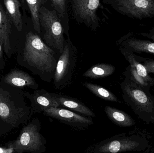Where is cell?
I'll use <instances>...</instances> for the list:
<instances>
[{
  "mask_svg": "<svg viewBox=\"0 0 154 153\" xmlns=\"http://www.w3.org/2000/svg\"><path fill=\"white\" fill-rule=\"evenodd\" d=\"M73 11L78 18L88 25L97 24V11L100 0H73Z\"/></svg>",
  "mask_w": 154,
  "mask_h": 153,
  "instance_id": "cell-11",
  "label": "cell"
},
{
  "mask_svg": "<svg viewBox=\"0 0 154 153\" xmlns=\"http://www.w3.org/2000/svg\"><path fill=\"white\" fill-rule=\"evenodd\" d=\"M117 44L134 53H146L154 56V41L137 38L131 33L122 37L117 41Z\"/></svg>",
  "mask_w": 154,
  "mask_h": 153,
  "instance_id": "cell-13",
  "label": "cell"
},
{
  "mask_svg": "<svg viewBox=\"0 0 154 153\" xmlns=\"http://www.w3.org/2000/svg\"><path fill=\"white\" fill-rule=\"evenodd\" d=\"M51 94L57 102L60 107L76 112L89 117L94 118L96 116L92 110L76 99L58 93H51Z\"/></svg>",
  "mask_w": 154,
  "mask_h": 153,
  "instance_id": "cell-14",
  "label": "cell"
},
{
  "mask_svg": "<svg viewBox=\"0 0 154 153\" xmlns=\"http://www.w3.org/2000/svg\"><path fill=\"white\" fill-rule=\"evenodd\" d=\"M15 153V151L11 141L8 142L4 147H0V153Z\"/></svg>",
  "mask_w": 154,
  "mask_h": 153,
  "instance_id": "cell-25",
  "label": "cell"
},
{
  "mask_svg": "<svg viewBox=\"0 0 154 153\" xmlns=\"http://www.w3.org/2000/svg\"><path fill=\"white\" fill-rule=\"evenodd\" d=\"M77 61V50L69 39L65 41L63 52L56 66L53 78L55 89L61 90L70 84Z\"/></svg>",
  "mask_w": 154,
  "mask_h": 153,
  "instance_id": "cell-7",
  "label": "cell"
},
{
  "mask_svg": "<svg viewBox=\"0 0 154 153\" xmlns=\"http://www.w3.org/2000/svg\"><path fill=\"white\" fill-rule=\"evenodd\" d=\"M41 128V123L37 118L24 125L18 137L11 141L15 153L45 152L47 141L40 133Z\"/></svg>",
  "mask_w": 154,
  "mask_h": 153,
  "instance_id": "cell-5",
  "label": "cell"
},
{
  "mask_svg": "<svg viewBox=\"0 0 154 153\" xmlns=\"http://www.w3.org/2000/svg\"><path fill=\"white\" fill-rule=\"evenodd\" d=\"M31 117L23 90L0 81V119L12 130L28 124Z\"/></svg>",
  "mask_w": 154,
  "mask_h": 153,
  "instance_id": "cell-2",
  "label": "cell"
},
{
  "mask_svg": "<svg viewBox=\"0 0 154 153\" xmlns=\"http://www.w3.org/2000/svg\"><path fill=\"white\" fill-rule=\"evenodd\" d=\"M11 19L5 11L0 3V41L2 45L4 52L10 57L12 54V49L10 42V35L11 31Z\"/></svg>",
  "mask_w": 154,
  "mask_h": 153,
  "instance_id": "cell-15",
  "label": "cell"
},
{
  "mask_svg": "<svg viewBox=\"0 0 154 153\" xmlns=\"http://www.w3.org/2000/svg\"><path fill=\"white\" fill-rule=\"evenodd\" d=\"M25 98L30 102L31 115L32 116L36 113H43L50 107H60L51 93L43 89L34 90L32 93L23 91Z\"/></svg>",
  "mask_w": 154,
  "mask_h": 153,
  "instance_id": "cell-10",
  "label": "cell"
},
{
  "mask_svg": "<svg viewBox=\"0 0 154 153\" xmlns=\"http://www.w3.org/2000/svg\"><path fill=\"white\" fill-rule=\"evenodd\" d=\"M82 84L95 96L102 99L112 102H118V99L116 95L100 85L87 82L83 83Z\"/></svg>",
  "mask_w": 154,
  "mask_h": 153,
  "instance_id": "cell-21",
  "label": "cell"
},
{
  "mask_svg": "<svg viewBox=\"0 0 154 153\" xmlns=\"http://www.w3.org/2000/svg\"><path fill=\"white\" fill-rule=\"evenodd\" d=\"M119 12L133 19H143L154 17V0H112Z\"/></svg>",
  "mask_w": 154,
  "mask_h": 153,
  "instance_id": "cell-8",
  "label": "cell"
},
{
  "mask_svg": "<svg viewBox=\"0 0 154 153\" xmlns=\"http://www.w3.org/2000/svg\"><path fill=\"white\" fill-rule=\"evenodd\" d=\"M146 137L138 134H119L91 146L86 152L117 153L125 152H142L149 147Z\"/></svg>",
  "mask_w": 154,
  "mask_h": 153,
  "instance_id": "cell-4",
  "label": "cell"
},
{
  "mask_svg": "<svg viewBox=\"0 0 154 153\" xmlns=\"http://www.w3.org/2000/svg\"><path fill=\"white\" fill-rule=\"evenodd\" d=\"M11 131V130L0 119V137L9 133Z\"/></svg>",
  "mask_w": 154,
  "mask_h": 153,
  "instance_id": "cell-27",
  "label": "cell"
},
{
  "mask_svg": "<svg viewBox=\"0 0 154 153\" xmlns=\"http://www.w3.org/2000/svg\"><path fill=\"white\" fill-rule=\"evenodd\" d=\"M58 60L54 49L32 31L26 35V41L17 58L19 64L38 75L42 81H53Z\"/></svg>",
  "mask_w": 154,
  "mask_h": 153,
  "instance_id": "cell-1",
  "label": "cell"
},
{
  "mask_svg": "<svg viewBox=\"0 0 154 153\" xmlns=\"http://www.w3.org/2000/svg\"><path fill=\"white\" fill-rule=\"evenodd\" d=\"M2 47V45L0 41V71L3 70L5 65V63L3 58L4 50Z\"/></svg>",
  "mask_w": 154,
  "mask_h": 153,
  "instance_id": "cell-28",
  "label": "cell"
},
{
  "mask_svg": "<svg viewBox=\"0 0 154 153\" xmlns=\"http://www.w3.org/2000/svg\"><path fill=\"white\" fill-rule=\"evenodd\" d=\"M47 0H26L31 14L32 20L34 29L38 33H40V22L39 19V10L41 5Z\"/></svg>",
  "mask_w": 154,
  "mask_h": 153,
  "instance_id": "cell-22",
  "label": "cell"
},
{
  "mask_svg": "<svg viewBox=\"0 0 154 153\" xmlns=\"http://www.w3.org/2000/svg\"><path fill=\"white\" fill-rule=\"evenodd\" d=\"M137 56L138 60L146 67L148 72L149 74L153 73L154 74V59L145 58L137 55Z\"/></svg>",
  "mask_w": 154,
  "mask_h": 153,
  "instance_id": "cell-24",
  "label": "cell"
},
{
  "mask_svg": "<svg viewBox=\"0 0 154 153\" xmlns=\"http://www.w3.org/2000/svg\"><path fill=\"white\" fill-rule=\"evenodd\" d=\"M42 113L75 129H85L94 124L92 119L61 107H50Z\"/></svg>",
  "mask_w": 154,
  "mask_h": 153,
  "instance_id": "cell-9",
  "label": "cell"
},
{
  "mask_svg": "<svg viewBox=\"0 0 154 153\" xmlns=\"http://www.w3.org/2000/svg\"><path fill=\"white\" fill-rule=\"evenodd\" d=\"M7 13L19 31L23 29L22 19L20 12V3L18 0H3Z\"/></svg>",
  "mask_w": 154,
  "mask_h": 153,
  "instance_id": "cell-19",
  "label": "cell"
},
{
  "mask_svg": "<svg viewBox=\"0 0 154 153\" xmlns=\"http://www.w3.org/2000/svg\"><path fill=\"white\" fill-rule=\"evenodd\" d=\"M55 10H50L44 6L39 10L41 26L44 31L43 39L46 44L60 54L63 52L65 46L64 29Z\"/></svg>",
  "mask_w": 154,
  "mask_h": 153,
  "instance_id": "cell-6",
  "label": "cell"
},
{
  "mask_svg": "<svg viewBox=\"0 0 154 153\" xmlns=\"http://www.w3.org/2000/svg\"><path fill=\"white\" fill-rule=\"evenodd\" d=\"M120 50L124 57L129 63V65L134 67L140 76L154 86V78L150 76L146 67L138 60L134 53L122 47H120Z\"/></svg>",
  "mask_w": 154,
  "mask_h": 153,
  "instance_id": "cell-17",
  "label": "cell"
},
{
  "mask_svg": "<svg viewBox=\"0 0 154 153\" xmlns=\"http://www.w3.org/2000/svg\"><path fill=\"white\" fill-rule=\"evenodd\" d=\"M116 67L108 63L94 65L83 73L82 76L91 79H102L111 75L115 72Z\"/></svg>",
  "mask_w": 154,
  "mask_h": 153,
  "instance_id": "cell-18",
  "label": "cell"
},
{
  "mask_svg": "<svg viewBox=\"0 0 154 153\" xmlns=\"http://www.w3.org/2000/svg\"><path fill=\"white\" fill-rule=\"evenodd\" d=\"M109 119L115 125L122 127H130L135 125L134 120L123 110L106 106L104 108Z\"/></svg>",
  "mask_w": 154,
  "mask_h": 153,
  "instance_id": "cell-16",
  "label": "cell"
},
{
  "mask_svg": "<svg viewBox=\"0 0 154 153\" xmlns=\"http://www.w3.org/2000/svg\"><path fill=\"white\" fill-rule=\"evenodd\" d=\"M55 10L60 18L65 17L66 13V0H50Z\"/></svg>",
  "mask_w": 154,
  "mask_h": 153,
  "instance_id": "cell-23",
  "label": "cell"
},
{
  "mask_svg": "<svg viewBox=\"0 0 154 153\" xmlns=\"http://www.w3.org/2000/svg\"><path fill=\"white\" fill-rule=\"evenodd\" d=\"M123 98L139 119L154 126V98L150 91L146 90L125 80L121 84Z\"/></svg>",
  "mask_w": 154,
  "mask_h": 153,
  "instance_id": "cell-3",
  "label": "cell"
},
{
  "mask_svg": "<svg viewBox=\"0 0 154 153\" xmlns=\"http://www.w3.org/2000/svg\"><path fill=\"white\" fill-rule=\"evenodd\" d=\"M125 80L136 84L146 90L150 91L151 87L153 86L152 84L147 81L140 76L134 67L129 65L126 68L124 72Z\"/></svg>",
  "mask_w": 154,
  "mask_h": 153,
  "instance_id": "cell-20",
  "label": "cell"
},
{
  "mask_svg": "<svg viewBox=\"0 0 154 153\" xmlns=\"http://www.w3.org/2000/svg\"><path fill=\"white\" fill-rule=\"evenodd\" d=\"M137 34L139 36L141 35L143 37L147 38L154 41V26L148 32H141V33H137Z\"/></svg>",
  "mask_w": 154,
  "mask_h": 153,
  "instance_id": "cell-26",
  "label": "cell"
},
{
  "mask_svg": "<svg viewBox=\"0 0 154 153\" xmlns=\"http://www.w3.org/2000/svg\"><path fill=\"white\" fill-rule=\"evenodd\" d=\"M1 81L13 87L22 89L29 88L38 89V84L29 74L19 69H13L1 78Z\"/></svg>",
  "mask_w": 154,
  "mask_h": 153,
  "instance_id": "cell-12",
  "label": "cell"
}]
</instances>
